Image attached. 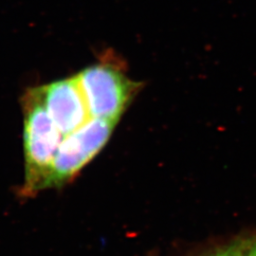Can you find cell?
Segmentation results:
<instances>
[{
    "label": "cell",
    "mask_w": 256,
    "mask_h": 256,
    "mask_svg": "<svg viewBox=\"0 0 256 256\" xmlns=\"http://www.w3.org/2000/svg\"><path fill=\"white\" fill-rule=\"evenodd\" d=\"M25 196L45 190V184L63 134L46 111L41 88L28 90L23 98Z\"/></svg>",
    "instance_id": "cell-1"
},
{
    "label": "cell",
    "mask_w": 256,
    "mask_h": 256,
    "mask_svg": "<svg viewBox=\"0 0 256 256\" xmlns=\"http://www.w3.org/2000/svg\"><path fill=\"white\" fill-rule=\"evenodd\" d=\"M92 118L119 122L140 90L117 63L102 61L76 75Z\"/></svg>",
    "instance_id": "cell-2"
},
{
    "label": "cell",
    "mask_w": 256,
    "mask_h": 256,
    "mask_svg": "<svg viewBox=\"0 0 256 256\" xmlns=\"http://www.w3.org/2000/svg\"><path fill=\"white\" fill-rule=\"evenodd\" d=\"M117 122L90 118L63 138L46 178L45 189L70 182L108 144Z\"/></svg>",
    "instance_id": "cell-3"
},
{
    "label": "cell",
    "mask_w": 256,
    "mask_h": 256,
    "mask_svg": "<svg viewBox=\"0 0 256 256\" xmlns=\"http://www.w3.org/2000/svg\"><path fill=\"white\" fill-rule=\"evenodd\" d=\"M40 88L46 111L64 137L92 118L77 76Z\"/></svg>",
    "instance_id": "cell-4"
},
{
    "label": "cell",
    "mask_w": 256,
    "mask_h": 256,
    "mask_svg": "<svg viewBox=\"0 0 256 256\" xmlns=\"http://www.w3.org/2000/svg\"><path fill=\"white\" fill-rule=\"evenodd\" d=\"M250 245L248 241H238L212 256H245Z\"/></svg>",
    "instance_id": "cell-5"
},
{
    "label": "cell",
    "mask_w": 256,
    "mask_h": 256,
    "mask_svg": "<svg viewBox=\"0 0 256 256\" xmlns=\"http://www.w3.org/2000/svg\"><path fill=\"white\" fill-rule=\"evenodd\" d=\"M245 256H256V243L250 245Z\"/></svg>",
    "instance_id": "cell-6"
}]
</instances>
